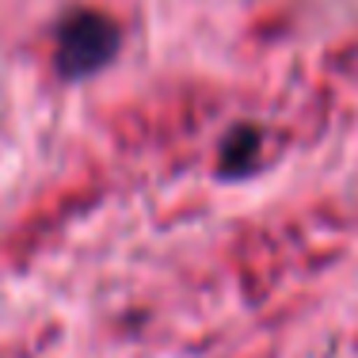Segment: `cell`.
<instances>
[{"instance_id":"6da1fadb","label":"cell","mask_w":358,"mask_h":358,"mask_svg":"<svg viewBox=\"0 0 358 358\" xmlns=\"http://www.w3.org/2000/svg\"><path fill=\"white\" fill-rule=\"evenodd\" d=\"M122 46V31L118 23L103 12H92V8H80V12H69L62 23H57V46H54V62L62 76H92L99 73L110 57Z\"/></svg>"}]
</instances>
